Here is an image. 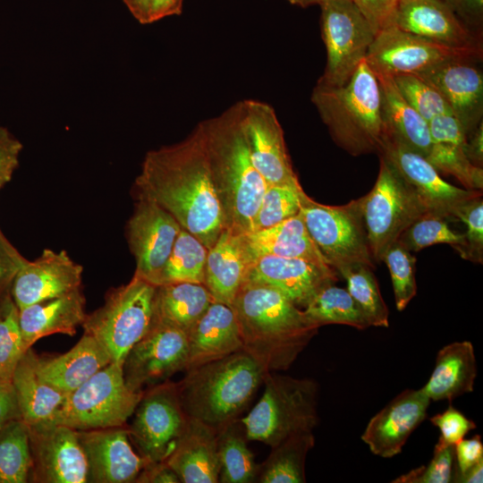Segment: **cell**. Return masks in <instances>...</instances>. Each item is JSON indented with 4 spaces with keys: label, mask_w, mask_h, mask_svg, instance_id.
<instances>
[{
    "label": "cell",
    "mask_w": 483,
    "mask_h": 483,
    "mask_svg": "<svg viewBox=\"0 0 483 483\" xmlns=\"http://www.w3.org/2000/svg\"><path fill=\"white\" fill-rule=\"evenodd\" d=\"M208 249L225 228L199 125L183 140L149 150L134 182Z\"/></svg>",
    "instance_id": "6da1fadb"
},
{
    "label": "cell",
    "mask_w": 483,
    "mask_h": 483,
    "mask_svg": "<svg viewBox=\"0 0 483 483\" xmlns=\"http://www.w3.org/2000/svg\"><path fill=\"white\" fill-rule=\"evenodd\" d=\"M198 125L225 227L239 234L250 233L267 185L250 156L243 123V102Z\"/></svg>",
    "instance_id": "7a4b0ae2"
},
{
    "label": "cell",
    "mask_w": 483,
    "mask_h": 483,
    "mask_svg": "<svg viewBox=\"0 0 483 483\" xmlns=\"http://www.w3.org/2000/svg\"><path fill=\"white\" fill-rule=\"evenodd\" d=\"M231 307L242 351L267 372L288 369L319 328L283 293L261 284L245 282Z\"/></svg>",
    "instance_id": "3957f363"
},
{
    "label": "cell",
    "mask_w": 483,
    "mask_h": 483,
    "mask_svg": "<svg viewBox=\"0 0 483 483\" xmlns=\"http://www.w3.org/2000/svg\"><path fill=\"white\" fill-rule=\"evenodd\" d=\"M185 372L177 384L185 413L218 432L238 419L267 371L242 350Z\"/></svg>",
    "instance_id": "277c9868"
},
{
    "label": "cell",
    "mask_w": 483,
    "mask_h": 483,
    "mask_svg": "<svg viewBox=\"0 0 483 483\" xmlns=\"http://www.w3.org/2000/svg\"><path fill=\"white\" fill-rule=\"evenodd\" d=\"M311 101L335 142L352 156L380 149L384 135L378 80L365 60L343 86L316 84Z\"/></svg>",
    "instance_id": "5b68a950"
},
{
    "label": "cell",
    "mask_w": 483,
    "mask_h": 483,
    "mask_svg": "<svg viewBox=\"0 0 483 483\" xmlns=\"http://www.w3.org/2000/svg\"><path fill=\"white\" fill-rule=\"evenodd\" d=\"M262 384L263 394L241 419L248 440L273 447L294 434L313 431L318 421L315 380L267 372Z\"/></svg>",
    "instance_id": "8992f818"
},
{
    "label": "cell",
    "mask_w": 483,
    "mask_h": 483,
    "mask_svg": "<svg viewBox=\"0 0 483 483\" xmlns=\"http://www.w3.org/2000/svg\"><path fill=\"white\" fill-rule=\"evenodd\" d=\"M157 285L133 275L129 283L112 289L104 304L87 314L81 325L121 366L132 348L150 329L155 318Z\"/></svg>",
    "instance_id": "52a82bcc"
},
{
    "label": "cell",
    "mask_w": 483,
    "mask_h": 483,
    "mask_svg": "<svg viewBox=\"0 0 483 483\" xmlns=\"http://www.w3.org/2000/svg\"><path fill=\"white\" fill-rule=\"evenodd\" d=\"M142 394L127 385L123 366L111 362L66 394L52 423L78 431L122 427Z\"/></svg>",
    "instance_id": "ba28073f"
},
{
    "label": "cell",
    "mask_w": 483,
    "mask_h": 483,
    "mask_svg": "<svg viewBox=\"0 0 483 483\" xmlns=\"http://www.w3.org/2000/svg\"><path fill=\"white\" fill-rule=\"evenodd\" d=\"M379 159V172L373 188L360 198L370 254L375 263L381 262L388 247L428 212L397 169L382 156Z\"/></svg>",
    "instance_id": "9c48e42d"
},
{
    "label": "cell",
    "mask_w": 483,
    "mask_h": 483,
    "mask_svg": "<svg viewBox=\"0 0 483 483\" xmlns=\"http://www.w3.org/2000/svg\"><path fill=\"white\" fill-rule=\"evenodd\" d=\"M300 215L323 258L338 275L358 265L374 267L360 199L329 206L304 192Z\"/></svg>",
    "instance_id": "30bf717a"
},
{
    "label": "cell",
    "mask_w": 483,
    "mask_h": 483,
    "mask_svg": "<svg viewBox=\"0 0 483 483\" xmlns=\"http://www.w3.org/2000/svg\"><path fill=\"white\" fill-rule=\"evenodd\" d=\"M319 6L326 64L317 83L340 87L365 60L376 33L353 0H326Z\"/></svg>",
    "instance_id": "8fae6325"
},
{
    "label": "cell",
    "mask_w": 483,
    "mask_h": 483,
    "mask_svg": "<svg viewBox=\"0 0 483 483\" xmlns=\"http://www.w3.org/2000/svg\"><path fill=\"white\" fill-rule=\"evenodd\" d=\"M482 47H458L404 31L394 25L379 30L365 57L376 74H417L452 60L481 59Z\"/></svg>",
    "instance_id": "7c38bea8"
},
{
    "label": "cell",
    "mask_w": 483,
    "mask_h": 483,
    "mask_svg": "<svg viewBox=\"0 0 483 483\" xmlns=\"http://www.w3.org/2000/svg\"><path fill=\"white\" fill-rule=\"evenodd\" d=\"M130 427V438L148 462H164L189 420L177 384L165 381L143 392Z\"/></svg>",
    "instance_id": "4fadbf2b"
},
{
    "label": "cell",
    "mask_w": 483,
    "mask_h": 483,
    "mask_svg": "<svg viewBox=\"0 0 483 483\" xmlns=\"http://www.w3.org/2000/svg\"><path fill=\"white\" fill-rule=\"evenodd\" d=\"M181 228L157 203L136 194L134 209L125 226L127 242L136 262L135 275L159 285Z\"/></svg>",
    "instance_id": "5bb4252c"
},
{
    "label": "cell",
    "mask_w": 483,
    "mask_h": 483,
    "mask_svg": "<svg viewBox=\"0 0 483 483\" xmlns=\"http://www.w3.org/2000/svg\"><path fill=\"white\" fill-rule=\"evenodd\" d=\"M187 359V333L154 321L124 360L125 381L131 389L142 392L144 386L164 383L176 372L185 370Z\"/></svg>",
    "instance_id": "9a60e30c"
},
{
    "label": "cell",
    "mask_w": 483,
    "mask_h": 483,
    "mask_svg": "<svg viewBox=\"0 0 483 483\" xmlns=\"http://www.w3.org/2000/svg\"><path fill=\"white\" fill-rule=\"evenodd\" d=\"M28 428L35 479L47 483L89 481V465L78 430L55 423Z\"/></svg>",
    "instance_id": "2e32d148"
},
{
    "label": "cell",
    "mask_w": 483,
    "mask_h": 483,
    "mask_svg": "<svg viewBox=\"0 0 483 483\" xmlns=\"http://www.w3.org/2000/svg\"><path fill=\"white\" fill-rule=\"evenodd\" d=\"M378 154L397 169L428 213L451 219L461 204L482 196L481 191L461 189L445 182L425 157L393 139L383 138Z\"/></svg>",
    "instance_id": "e0dca14e"
},
{
    "label": "cell",
    "mask_w": 483,
    "mask_h": 483,
    "mask_svg": "<svg viewBox=\"0 0 483 483\" xmlns=\"http://www.w3.org/2000/svg\"><path fill=\"white\" fill-rule=\"evenodd\" d=\"M242 102L243 123L250 156L267 185L301 184L274 108L255 99Z\"/></svg>",
    "instance_id": "ac0fdd59"
},
{
    "label": "cell",
    "mask_w": 483,
    "mask_h": 483,
    "mask_svg": "<svg viewBox=\"0 0 483 483\" xmlns=\"http://www.w3.org/2000/svg\"><path fill=\"white\" fill-rule=\"evenodd\" d=\"M83 267L65 250L45 249L27 260L13 280V301L18 309L81 289Z\"/></svg>",
    "instance_id": "d6986e66"
},
{
    "label": "cell",
    "mask_w": 483,
    "mask_h": 483,
    "mask_svg": "<svg viewBox=\"0 0 483 483\" xmlns=\"http://www.w3.org/2000/svg\"><path fill=\"white\" fill-rule=\"evenodd\" d=\"M78 433L89 465V481L136 482L149 463L132 449L129 430L123 426Z\"/></svg>",
    "instance_id": "ffe728a7"
},
{
    "label": "cell",
    "mask_w": 483,
    "mask_h": 483,
    "mask_svg": "<svg viewBox=\"0 0 483 483\" xmlns=\"http://www.w3.org/2000/svg\"><path fill=\"white\" fill-rule=\"evenodd\" d=\"M430 402L421 388L405 389L370 419L361 435L362 441L375 455H397L426 419Z\"/></svg>",
    "instance_id": "44dd1931"
},
{
    "label": "cell",
    "mask_w": 483,
    "mask_h": 483,
    "mask_svg": "<svg viewBox=\"0 0 483 483\" xmlns=\"http://www.w3.org/2000/svg\"><path fill=\"white\" fill-rule=\"evenodd\" d=\"M472 63L447 61L416 74L439 93L467 135L483 115V76Z\"/></svg>",
    "instance_id": "7402d4cb"
},
{
    "label": "cell",
    "mask_w": 483,
    "mask_h": 483,
    "mask_svg": "<svg viewBox=\"0 0 483 483\" xmlns=\"http://www.w3.org/2000/svg\"><path fill=\"white\" fill-rule=\"evenodd\" d=\"M337 280L335 270L308 260L268 255L250 263L245 282L273 287L296 306L304 308L318 291Z\"/></svg>",
    "instance_id": "603a6c76"
},
{
    "label": "cell",
    "mask_w": 483,
    "mask_h": 483,
    "mask_svg": "<svg viewBox=\"0 0 483 483\" xmlns=\"http://www.w3.org/2000/svg\"><path fill=\"white\" fill-rule=\"evenodd\" d=\"M392 25L452 47H481L479 35L468 29L442 0H398Z\"/></svg>",
    "instance_id": "cb8c5ba5"
},
{
    "label": "cell",
    "mask_w": 483,
    "mask_h": 483,
    "mask_svg": "<svg viewBox=\"0 0 483 483\" xmlns=\"http://www.w3.org/2000/svg\"><path fill=\"white\" fill-rule=\"evenodd\" d=\"M188 359L185 370L242 350L233 308L214 301L187 333Z\"/></svg>",
    "instance_id": "d4e9b609"
},
{
    "label": "cell",
    "mask_w": 483,
    "mask_h": 483,
    "mask_svg": "<svg viewBox=\"0 0 483 483\" xmlns=\"http://www.w3.org/2000/svg\"><path fill=\"white\" fill-rule=\"evenodd\" d=\"M164 462L182 483L218 482L217 431L189 418L185 429Z\"/></svg>",
    "instance_id": "484cf974"
},
{
    "label": "cell",
    "mask_w": 483,
    "mask_h": 483,
    "mask_svg": "<svg viewBox=\"0 0 483 483\" xmlns=\"http://www.w3.org/2000/svg\"><path fill=\"white\" fill-rule=\"evenodd\" d=\"M431 144L426 158L438 171L453 175L467 190L482 191L483 170L472 165L465 151L467 134L452 114L428 121Z\"/></svg>",
    "instance_id": "4316f807"
},
{
    "label": "cell",
    "mask_w": 483,
    "mask_h": 483,
    "mask_svg": "<svg viewBox=\"0 0 483 483\" xmlns=\"http://www.w3.org/2000/svg\"><path fill=\"white\" fill-rule=\"evenodd\" d=\"M239 236L249 263L269 255L302 258L334 270L312 241L300 214L271 227Z\"/></svg>",
    "instance_id": "83f0119b"
},
{
    "label": "cell",
    "mask_w": 483,
    "mask_h": 483,
    "mask_svg": "<svg viewBox=\"0 0 483 483\" xmlns=\"http://www.w3.org/2000/svg\"><path fill=\"white\" fill-rule=\"evenodd\" d=\"M86 316L81 289L19 309V325L25 350L31 348L39 339L54 334L74 335Z\"/></svg>",
    "instance_id": "f1b7e54d"
},
{
    "label": "cell",
    "mask_w": 483,
    "mask_h": 483,
    "mask_svg": "<svg viewBox=\"0 0 483 483\" xmlns=\"http://www.w3.org/2000/svg\"><path fill=\"white\" fill-rule=\"evenodd\" d=\"M111 362L104 347L84 333L72 349L61 355L47 359L36 355L35 367L40 378L67 394Z\"/></svg>",
    "instance_id": "f546056e"
},
{
    "label": "cell",
    "mask_w": 483,
    "mask_h": 483,
    "mask_svg": "<svg viewBox=\"0 0 483 483\" xmlns=\"http://www.w3.org/2000/svg\"><path fill=\"white\" fill-rule=\"evenodd\" d=\"M249 266L239 233L225 227L208 249L205 267L204 284L216 301L232 306Z\"/></svg>",
    "instance_id": "4dcf8cb0"
},
{
    "label": "cell",
    "mask_w": 483,
    "mask_h": 483,
    "mask_svg": "<svg viewBox=\"0 0 483 483\" xmlns=\"http://www.w3.org/2000/svg\"><path fill=\"white\" fill-rule=\"evenodd\" d=\"M376 76L381 90L383 138L393 139L426 157L431 144L428 122L406 101L393 77Z\"/></svg>",
    "instance_id": "1f68e13d"
},
{
    "label": "cell",
    "mask_w": 483,
    "mask_h": 483,
    "mask_svg": "<svg viewBox=\"0 0 483 483\" xmlns=\"http://www.w3.org/2000/svg\"><path fill=\"white\" fill-rule=\"evenodd\" d=\"M476 377L473 344L453 342L438 351L431 376L421 389L430 401H453L473 391Z\"/></svg>",
    "instance_id": "d6a6232c"
},
{
    "label": "cell",
    "mask_w": 483,
    "mask_h": 483,
    "mask_svg": "<svg viewBox=\"0 0 483 483\" xmlns=\"http://www.w3.org/2000/svg\"><path fill=\"white\" fill-rule=\"evenodd\" d=\"M36 354L28 349L18 361L11 382L21 414L28 427L52 423L66 394L45 382L35 367Z\"/></svg>",
    "instance_id": "836d02e7"
},
{
    "label": "cell",
    "mask_w": 483,
    "mask_h": 483,
    "mask_svg": "<svg viewBox=\"0 0 483 483\" xmlns=\"http://www.w3.org/2000/svg\"><path fill=\"white\" fill-rule=\"evenodd\" d=\"M214 301L204 284L178 282L157 285L154 321L188 333Z\"/></svg>",
    "instance_id": "e575fe53"
},
{
    "label": "cell",
    "mask_w": 483,
    "mask_h": 483,
    "mask_svg": "<svg viewBox=\"0 0 483 483\" xmlns=\"http://www.w3.org/2000/svg\"><path fill=\"white\" fill-rule=\"evenodd\" d=\"M314 445L313 431H309L294 434L271 447L267 458L258 465L256 482H306V457Z\"/></svg>",
    "instance_id": "d590c367"
},
{
    "label": "cell",
    "mask_w": 483,
    "mask_h": 483,
    "mask_svg": "<svg viewBox=\"0 0 483 483\" xmlns=\"http://www.w3.org/2000/svg\"><path fill=\"white\" fill-rule=\"evenodd\" d=\"M244 426L236 419L217 432L221 483L256 482L258 465L248 447Z\"/></svg>",
    "instance_id": "8d00e7d4"
},
{
    "label": "cell",
    "mask_w": 483,
    "mask_h": 483,
    "mask_svg": "<svg viewBox=\"0 0 483 483\" xmlns=\"http://www.w3.org/2000/svg\"><path fill=\"white\" fill-rule=\"evenodd\" d=\"M308 318L318 327L329 325H346L360 330L370 326L366 316L347 289L335 283L322 287L303 308Z\"/></svg>",
    "instance_id": "74e56055"
},
{
    "label": "cell",
    "mask_w": 483,
    "mask_h": 483,
    "mask_svg": "<svg viewBox=\"0 0 483 483\" xmlns=\"http://www.w3.org/2000/svg\"><path fill=\"white\" fill-rule=\"evenodd\" d=\"M32 470L29 428L21 419L0 429V483H24Z\"/></svg>",
    "instance_id": "f35d334b"
},
{
    "label": "cell",
    "mask_w": 483,
    "mask_h": 483,
    "mask_svg": "<svg viewBox=\"0 0 483 483\" xmlns=\"http://www.w3.org/2000/svg\"><path fill=\"white\" fill-rule=\"evenodd\" d=\"M208 249L195 235L181 228L160 277L161 284H204Z\"/></svg>",
    "instance_id": "ab89813d"
},
{
    "label": "cell",
    "mask_w": 483,
    "mask_h": 483,
    "mask_svg": "<svg viewBox=\"0 0 483 483\" xmlns=\"http://www.w3.org/2000/svg\"><path fill=\"white\" fill-rule=\"evenodd\" d=\"M340 275L345 279L347 291L366 316L370 326L388 327L389 311L372 268L358 265L343 270Z\"/></svg>",
    "instance_id": "60d3db41"
},
{
    "label": "cell",
    "mask_w": 483,
    "mask_h": 483,
    "mask_svg": "<svg viewBox=\"0 0 483 483\" xmlns=\"http://www.w3.org/2000/svg\"><path fill=\"white\" fill-rule=\"evenodd\" d=\"M448 219L432 213H425L398 238V242L409 251H419L434 244H448L463 258L465 241L463 233L451 229Z\"/></svg>",
    "instance_id": "b9f144b4"
},
{
    "label": "cell",
    "mask_w": 483,
    "mask_h": 483,
    "mask_svg": "<svg viewBox=\"0 0 483 483\" xmlns=\"http://www.w3.org/2000/svg\"><path fill=\"white\" fill-rule=\"evenodd\" d=\"M303 193L301 184L267 185L251 232L271 227L299 215Z\"/></svg>",
    "instance_id": "7bdbcfd3"
},
{
    "label": "cell",
    "mask_w": 483,
    "mask_h": 483,
    "mask_svg": "<svg viewBox=\"0 0 483 483\" xmlns=\"http://www.w3.org/2000/svg\"><path fill=\"white\" fill-rule=\"evenodd\" d=\"M382 261L390 272L396 309L402 311L417 293L416 258L396 241L386 250Z\"/></svg>",
    "instance_id": "ee69618b"
},
{
    "label": "cell",
    "mask_w": 483,
    "mask_h": 483,
    "mask_svg": "<svg viewBox=\"0 0 483 483\" xmlns=\"http://www.w3.org/2000/svg\"><path fill=\"white\" fill-rule=\"evenodd\" d=\"M19 325V309L7 301L0 309V380H10L14 369L25 353Z\"/></svg>",
    "instance_id": "f6af8a7d"
},
{
    "label": "cell",
    "mask_w": 483,
    "mask_h": 483,
    "mask_svg": "<svg viewBox=\"0 0 483 483\" xmlns=\"http://www.w3.org/2000/svg\"><path fill=\"white\" fill-rule=\"evenodd\" d=\"M393 79L406 101L428 122L435 116L452 114L439 93L418 75L399 74Z\"/></svg>",
    "instance_id": "bcb514c9"
},
{
    "label": "cell",
    "mask_w": 483,
    "mask_h": 483,
    "mask_svg": "<svg viewBox=\"0 0 483 483\" xmlns=\"http://www.w3.org/2000/svg\"><path fill=\"white\" fill-rule=\"evenodd\" d=\"M454 469V445L438 439L433 457L427 465L410 470L392 480L394 483H449Z\"/></svg>",
    "instance_id": "7dc6e473"
},
{
    "label": "cell",
    "mask_w": 483,
    "mask_h": 483,
    "mask_svg": "<svg viewBox=\"0 0 483 483\" xmlns=\"http://www.w3.org/2000/svg\"><path fill=\"white\" fill-rule=\"evenodd\" d=\"M453 219L462 221L467 227L464 259L474 263L483 261V200L475 197L461 204L453 212Z\"/></svg>",
    "instance_id": "c3c4849f"
},
{
    "label": "cell",
    "mask_w": 483,
    "mask_h": 483,
    "mask_svg": "<svg viewBox=\"0 0 483 483\" xmlns=\"http://www.w3.org/2000/svg\"><path fill=\"white\" fill-rule=\"evenodd\" d=\"M430 422L440 431L439 440L455 445L472 429L476 428L473 420L468 419L453 405L441 413L430 418Z\"/></svg>",
    "instance_id": "681fc988"
},
{
    "label": "cell",
    "mask_w": 483,
    "mask_h": 483,
    "mask_svg": "<svg viewBox=\"0 0 483 483\" xmlns=\"http://www.w3.org/2000/svg\"><path fill=\"white\" fill-rule=\"evenodd\" d=\"M22 148L21 142L6 127L0 125V190L11 181Z\"/></svg>",
    "instance_id": "f907efd6"
},
{
    "label": "cell",
    "mask_w": 483,
    "mask_h": 483,
    "mask_svg": "<svg viewBox=\"0 0 483 483\" xmlns=\"http://www.w3.org/2000/svg\"><path fill=\"white\" fill-rule=\"evenodd\" d=\"M377 34L392 25L393 14L398 0H353Z\"/></svg>",
    "instance_id": "816d5d0a"
},
{
    "label": "cell",
    "mask_w": 483,
    "mask_h": 483,
    "mask_svg": "<svg viewBox=\"0 0 483 483\" xmlns=\"http://www.w3.org/2000/svg\"><path fill=\"white\" fill-rule=\"evenodd\" d=\"M481 461H483L481 436L475 435L470 439H462L454 445L453 478L463 474Z\"/></svg>",
    "instance_id": "f5cc1de1"
},
{
    "label": "cell",
    "mask_w": 483,
    "mask_h": 483,
    "mask_svg": "<svg viewBox=\"0 0 483 483\" xmlns=\"http://www.w3.org/2000/svg\"><path fill=\"white\" fill-rule=\"evenodd\" d=\"M442 1L449 7V9L456 15V17L472 32L481 27L483 18V0Z\"/></svg>",
    "instance_id": "db71d44e"
},
{
    "label": "cell",
    "mask_w": 483,
    "mask_h": 483,
    "mask_svg": "<svg viewBox=\"0 0 483 483\" xmlns=\"http://www.w3.org/2000/svg\"><path fill=\"white\" fill-rule=\"evenodd\" d=\"M26 259L5 238L0 230V284L12 281Z\"/></svg>",
    "instance_id": "11a10c76"
},
{
    "label": "cell",
    "mask_w": 483,
    "mask_h": 483,
    "mask_svg": "<svg viewBox=\"0 0 483 483\" xmlns=\"http://www.w3.org/2000/svg\"><path fill=\"white\" fill-rule=\"evenodd\" d=\"M17 419H21V414L13 384L0 380V429Z\"/></svg>",
    "instance_id": "9f6ffc18"
},
{
    "label": "cell",
    "mask_w": 483,
    "mask_h": 483,
    "mask_svg": "<svg viewBox=\"0 0 483 483\" xmlns=\"http://www.w3.org/2000/svg\"><path fill=\"white\" fill-rule=\"evenodd\" d=\"M136 482L141 483H179L176 473L165 462L148 463L140 473Z\"/></svg>",
    "instance_id": "6f0895ef"
},
{
    "label": "cell",
    "mask_w": 483,
    "mask_h": 483,
    "mask_svg": "<svg viewBox=\"0 0 483 483\" xmlns=\"http://www.w3.org/2000/svg\"><path fill=\"white\" fill-rule=\"evenodd\" d=\"M465 151L470 162L482 167L483 165V123L482 122L467 135Z\"/></svg>",
    "instance_id": "680465c9"
},
{
    "label": "cell",
    "mask_w": 483,
    "mask_h": 483,
    "mask_svg": "<svg viewBox=\"0 0 483 483\" xmlns=\"http://www.w3.org/2000/svg\"><path fill=\"white\" fill-rule=\"evenodd\" d=\"M183 0H152L150 23L166 17L180 15Z\"/></svg>",
    "instance_id": "91938a15"
},
{
    "label": "cell",
    "mask_w": 483,
    "mask_h": 483,
    "mask_svg": "<svg viewBox=\"0 0 483 483\" xmlns=\"http://www.w3.org/2000/svg\"><path fill=\"white\" fill-rule=\"evenodd\" d=\"M123 4L140 24H150L152 0H123Z\"/></svg>",
    "instance_id": "94428289"
},
{
    "label": "cell",
    "mask_w": 483,
    "mask_h": 483,
    "mask_svg": "<svg viewBox=\"0 0 483 483\" xmlns=\"http://www.w3.org/2000/svg\"><path fill=\"white\" fill-rule=\"evenodd\" d=\"M483 475V461L468 470L462 475L453 478L452 482L459 483H479L482 482Z\"/></svg>",
    "instance_id": "6125c7cd"
},
{
    "label": "cell",
    "mask_w": 483,
    "mask_h": 483,
    "mask_svg": "<svg viewBox=\"0 0 483 483\" xmlns=\"http://www.w3.org/2000/svg\"><path fill=\"white\" fill-rule=\"evenodd\" d=\"M291 4L306 8L311 5H319L326 0H287Z\"/></svg>",
    "instance_id": "be15d7a7"
}]
</instances>
